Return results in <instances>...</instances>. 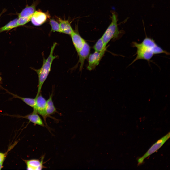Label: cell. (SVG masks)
<instances>
[{"label":"cell","instance_id":"6da1fadb","mask_svg":"<svg viewBox=\"0 0 170 170\" xmlns=\"http://www.w3.org/2000/svg\"><path fill=\"white\" fill-rule=\"evenodd\" d=\"M132 46L136 48V56L131 64L139 60L149 61L155 54L168 53L158 45L153 39L146 37L140 43H132Z\"/></svg>","mask_w":170,"mask_h":170},{"label":"cell","instance_id":"7a4b0ae2","mask_svg":"<svg viewBox=\"0 0 170 170\" xmlns=\"http://www.w3.org/2000/svg\"><path fill=\"white\" fill-rule=\"evenodd\" d=\"M57 44L56 42L53 44L51 47L49 55L46 59L43 58L42 65L40 69H37L32 68L36 72L38 77V89L35 98H37L40 94L42 86L51 71L52 63L57 57V56L53 55L54 50Z\"/></svg>","mask_w":170,"mask_h":170},{"label":"cell","instance_id":"3957f363","mask_svg":"<svg viewBox=\"0 0 170 170\" xmlns=\"http://www.w3.org/2000/svg\"><path fill=\"white\" fill-rule=\"evenodd\" d=\"M111 13V23L101 37L105 47L112 39L117 38L120 33L118 26L117 14L114 11Z\"/></svg>","mask_w":170,"mask_h":170},{"label":"cell","instance_id":"277c9868","mask_svg":"<svg viewBox=\"0 0 170 170\" xmlns=\"http://www.w3.org/2000/svg\"><path fill=\"white\" fill-rule=\"evenodd\" d=\"M170 132L157 140L149 149L146 153L138 160V165H140L143 162L144 160L150 155L159 149L169 138Z\"/></svg>","mask_w":170,"mask_h":170},{"label":"cell","instance_id":"5b68a950","mask_svg":"<svg viewBox=\"0 0 170 170\" xmlns=\"http://www.w3.org/2000/svg\"><path fill=\"white\" fill-rule=\"evenodd\" d=\"M36 99V104L33 108V111L37 112L43 118L46 125V119L48 117H51L48 115L46 111V100L41 94H39Z\"/></svg>","mask_w":170,"mask_h":170},{"label":"cell","instance_id":"8992f818","mask_svg":"<svg viewBox=\"0 0 170 170\" xmlns=\"http://www.w3.org/2000/svg\"><path fill=\"white\" fill-rule=\"evenodd\" d=\"M50 17L48 12H44L39 10L36 11L33 13L30 21L34 26H39L45 23L48 19L50 18Z\"/></svg>","mask_w":170,"mask_h":170},{"label":"cell","instance_id":"52a82bcc","mask_svg":"<svg viewBox=\"0 0 170 170\" xmlns=\"http://www.w3.org/2000/svg\"><path fill=\"white\" fill-rule=\"evenodd\" d=\"M106 50H105L100 52L95 51L89 55L88 64L87 67V70L91 71L95 68L99 64Z\"/></svg>","mask_w":170,"mask_h":170},{"label":"cell","instance_id":"ba28073f","mask_svg":"<svg viewBox=\"0 0 170 170\" xmlns=\"http://www.w3.org/2000/svg\"><path fill=\"white\" fill-rule=\"evenodd\" d=\"M90 47L86 42L82 48L77 52L79 56V62L80 63V71L81 72L85 61L88 57L90 52Z\"/></svg>","mask_w":170,"mask_h":170},{"label":"cell","instance_id":"9c48e42d","mask_svg":"<svg viewBox=\"0 0 170 170\" xmlns=\"http://www.w3.org/2000/svg\"><path fill=\"white\" fill-rule=\"evenodd\" d=\"M44 156H42L40 160L38 159H33L24 160L27 169L30 170H41L45 168L43 164Z\"/></svg>","mask_w":170,"mask_h":170},{"label":"cell","instance_id":"30bf717a","mask_svg":"<svg viewBox=\"0 0 170 170\" xmlns=\"http://www.w3.org/2000/svg\"><path fill=\"white\" fill-rule=\"evenodd\" d=\"M70 35L74 46L77 52L82 48L86 41L77 30H74Z\"/></svg>","mask_w":170,"mask_h":170},{"label":"cell","instance_id":"8fae6325","mask_svg":"<svg viewBox=\"0 0 170 170\" xmlns=\"http://www.w3.org/2000/svg\"><path fill=\"white\" fill-rule=\"evenodd\" d=\"M19 117L25 118L28 119L29 122L33 123L35 125H37L43 127L45 125L38 114L36 111H33L31 113L24 116H20Z\"/></svg>","mask_w":170,"mask_h":170},{"label":"cell","instance_id":"7c38bea8","mask_svg":"<svg viewBox=\"0 0 170 170\" xmlns=\"http://www.w3.org/2000/svg\"><path fill=\"white\" fill-rule=\"evenodd\" d=\"M59 23L62 33L70 35L74 31L72 28L71 23L68 20L62 19L57 17Z\"/></svg>","mask_w":170,"mask_h":170},{"label":"cell","instance_id":"4fadbf2b","mask_svg":"<svg viewBox=\"0 0 170 170\" xmlns=\"http://www.w3.org/2000/svg\"><path fill=\"white\" fill-rule=\"evenodd\" d=\"M38 2V0H37L34 2L31 5L27 6L18 14V17L32 16L36 11V7Z\"/></svg>","mask_w":170,"mask_h":170},{"label":"cell","instance_id":"5bb4252c","mask_svg":"<svg viewBox=\"0 0 170 170\" xmlns=\"http://www.w3.org/2000/svg\"><path fill=\"white\" fill-rule=\"evenodd\" d=\"M6 90L7 92L11 95L13 97V98H19L22 101L25 103L30 106L33 108L35 106L36 104V99L31 98L21 97L16 94H13L9 92L8 91Z\"/></svg>","mask_w":170,"mask_h":170},{"label":"cell","instance_id":"9a60e30c","mask_svg":"<svg viewBox=\"0 0 170 170\" xmlns=\"http://www.w3.org/2000/svg\"><path fill=\"white\" fill-rule=\"evenodd\" d=\"M52 93L49 98L46 101V112L47 115L51 117L50 115L57 112L52 101Z\"/></svg>","mask_w":170,"mask_h":170},{"label":"cell","instance_id":"2e32d148","mask_svg":"<svg viewBox=\"0 0 170 170\" xmlns=\"http://www.w3.org/2000/svg\"><path fill=\"white\" fill-rule=\"evenodd\" d=\"M17 18L14 19L0 28V32L9 30L18 26L17 23Z\"/></svg>","mask_w":170,"mask_h":170},{"label":"cell","instance_id":"e0dca14e","mask_svg":"<svg viewBox=\"0 0 170 170\" xmlns=\"http://www.w3.org/2000/svg\"><path fill=\"white\" fill-rule=\"evenodd\" d=\"M49 24L50 25L51 29V31L57 32L62 33L59 22L53 18H50Z\"/></svg>","mask_w":170,"mask_h":170},{"label":"cell","instance_id":"ac0fdd59","mask_svg":"<svg viewBox=\"0 0 170 170\" xmlns=\"http://www.w3.org/2000/svg\"><path fill=\"white\" fill-rule=\"evenodd\" d=\"M93 48L95 51L100 52L106 49L107 47L105 46L102 40L101 37L94 44Z\"/></svg>","mask_w":170,"mask_h":170},{"label":"cell","instance_id":"d6986e66","mask_svg":"<svg viewBox=\"0 0 170 170\" xmlns=\"http://www.w3.org/2000/svg\"><path fill=\"white\" fill-rule=\"evenodd\" d=\"M32 16L19 17L17 21L18 26L23 25L29 22L30 21Z\"/></svg>","mask_w":170,"mask_h":170},{"label":"cell","instance_id":"ffe728a7","mask_svg":"<svg viewBox=\"0 0 170 170\" xmlns=\"http://www.w3.org/2000/svg\"><path fill=\"white\" fill-rule=\"evenodd\" d=\"M6 153L0 152V163H3L6 157Z\"/></svg>","mask_w":170,"mask_h":170},{"label":"cell","instance_id":"44dd1931","mask_svg":"<svg viewBox=\"0 0 170 170\" xmlns=\"http://www.w3.org/2000/svg\"><path fill=\"white\" fill-rule=\"evenodd\" d=\"M6 11V9H4L1 12L0 14V18L2 14L4 13Z\"/></svg>","mask_w":170,"mask_h":170},{"label":"cell","instance_id":"7402d4cb","mask_svg":"<svg viewBox=\"0 0 170 170\" xmlns=\"http://www.w3.org/2000/svg\"><path fill=\"white\" fill-rule=\"evenodd\" d=\"M3 163H0V170H1L3 167Z\"/></svg>","mask_w":170,"mask_h":170},{"label":"cell","instance_id":"603a6c76","mask_svg":"<svg viewBox=\"0 0 170 170\" xmlns=\"http://www.w3.org/2000/svg\"><path fill=\"white\" fill-rule=\"evenodd\" d=\"M2 78L0 76V85L2 83Z\"/></svg>","mask_w":170,"mask_h":170}]
</instances>
